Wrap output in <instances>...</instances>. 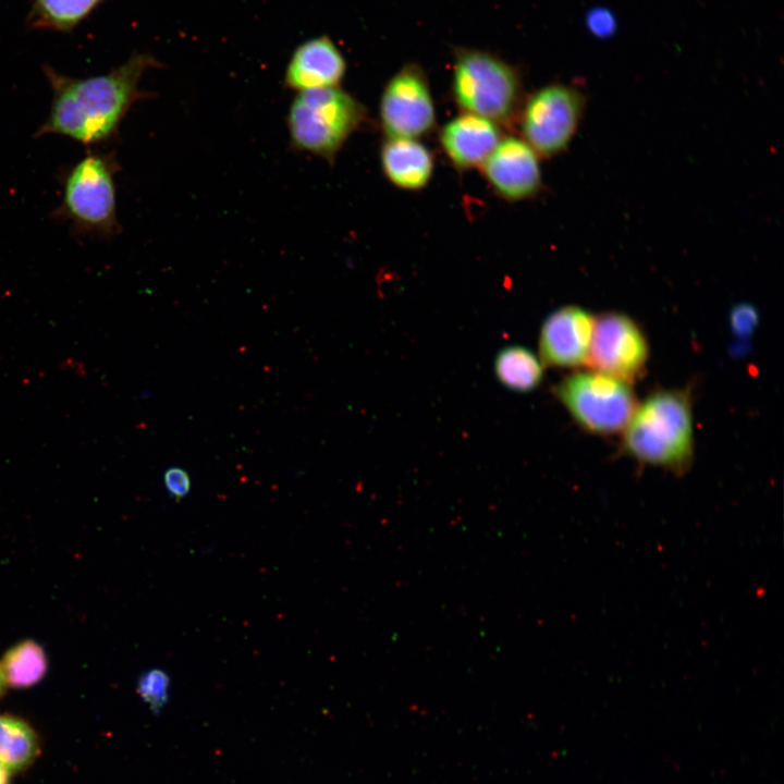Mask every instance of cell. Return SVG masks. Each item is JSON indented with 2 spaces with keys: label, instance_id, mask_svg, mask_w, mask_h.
Instances as JSON below:
<instances>
[{
  "label": "cell",
  "instance_id": "6da1fadb",
  "mask_svg": "<svg viewBox=\"0 0 784 784\" xmlns=\"http://www.w3.org/2000/svg\"><path fill=\"white\" fill-rule=\"evenodd\" d=\"M162 66L150 53H133L107 73L72 77L42 66L51 89V103L34 137L57 135L87 148L112 140L132 108L149 94L140 89L145 73Z\"/></svg>",
  "mask_w": 784,
  "mask_h": 784
},
{
  "label": "cell",
  "instance_id": "7a4b0ae2",
  "mask_svg": "<svg viewBox=\"0 0 784 784\" xmlns=\"http://www.w3.org/2000/svg\"><path fill=\"white\" fill-rule=\"evenodd\" d=\"M623 448L637 461L682 474L694 456L693 407L686 390H660L638 404L623 429Z\"/></svg>",
  "mask_w": 784,
  "mask_h": 784
},
{
  "label": "cell",
  "instance_id": "3957f363",
  "mask_svg": "<svg viewBox=\"0 0 784 784\" xmlns=\"http://www.w3.org/2000/svg\"><path fill=\"white\" fill-rule=\"evenodd\" d=\"M120 164L113 151L88 148L60 173L61 200L52 217L65 222L77 237L109 240L121 225L117 215L115 176Z\"/></svg>",
  "mask_w": 784,
  "mask_h": 784
},
{
  "label": "cell",
  "instance_id": "277c9868",
  "mask_svg": "<svg viewBox=\"0 0 784 784\" xmlns=\"http://www.w3.org/2000/svg\"><path fill=\"white\" fill-rule=\"evenodd\" d=\"M365 118V107L339 86L297 93L286 119L291 147L332 163Z\"/></svg>",
  "mask_w": 784,
  "mask_h": 784
},
{
  "label": "cell",
  "instance_id": "5b68a950",
  "mask_svg": "<svg viewBox=\"0 0 784 784\" xmlns=\"http://www.w3.org/2000/svg\"><path fill=\"white\" fill-rule=\"evenodd\" d=\"M453 96L466 113L506 124L519 111L522 84L517 72L495 56L476 49L457 51Z\"/></svg>",
  "mask_w": 784,
  "mask_h": 784
},
{
  "label": "cell",
  "instance_id": "8992f818",
  "mask_svg": "<svg viewBox=\"0 0 784 784\" xmlns=\"http://www.w3.org/2000/svg\"><path fill=\"white\" fill-rule=\"evenodd\" d=\"M555 392L573 419L596 434L623 430L638 405L629 383L592 369L565 377Z\"/></svg>",
  "mask_w": 784,
  "mask_h": 784
},
{
  "label": "cell",
  "instance_id": "52a82bcc",
  "mask_svg": "<svg viewBox=\"0 0 784 784\" xmlns=\"http://www.w3.org/2000/svg\"><path fill=\"white\" fill-rule=\"evenodd\" d=\"M585 96L576 88L551 84L528 97L520 113L524 140L538 156L552 157L573 139L581 121Z\"/></svg>",
  "mask_w": 784,
  "mask_h": 784
},
{
  "label": "cell",
  "instance_id": "ba28073f",
  "mask_svg": "<svg viewBox=\"0 0 784 784\" xmlns=\"http://www.w3.org/2000/svg\"><path fill=\"white\" fill-rule=\"evenodd\" d=\"M648 357L647 338L629 316L609 311L595 318L588 359L593 370L632 383L642 375Z\"/></svg>",
  "mask_w": 784,
  "mask_h": 784
},
{
  "label": "cell",
  "instance_id": "9c48e42d",
  "mask_svg": "<svg viewBox=\"0 0 784 784\" xmlns=\"http://www.w3.org/2000/svg\"><path fill=\"white\" fill-rule=\"evenodd\" d=\"M380 119L389 137L416 139L433 128V100L420 68L407 64L388 82L380 101Z\"/></svg>",
  "mask_w": 784,
  "mask_h": 784
},
{
  "label": "cell",
  "instance_id": "30bf717a",
  "mask_svg": "<svg viewBox=\"0 0 784 784\" xmlns=\"http://www.w3.org/2000/svg\"><path fill=\"white\" fill-rule=\"evenodd\" d=\"M595 318L579 306H563L543 321L539 352L542 362L560 368L588 365Z\"/></svg>",
  "mask_w": 784,
  "mask_h": 784
},
{
  "label": "cell",
  "instance_id": "8fae6325",
  "mask_svg": "<svg viewBox=\"0 0 784 784\" xmlns=\"http://www.w3.org/2000/svg\"><path fill=\"white\" fill-rule=\"evenodd\" d=\"M482 171L494 191L509 200L532 197L541 185L538 155L516 137L501 139L483 162Z\"/></svg>",
  "mask_w": 784,
  "mask_h": 784
},
{
  "label": "cell",
  "instance_id": "7c38bea8",
  "mask_svg": "<svg viewBox=\"0 0 784 784\" xmlns=\"http://www.w3.org/2000/svg\"><path fill=\"white\" fill-rule=\"evenodd\" d=\"M346 71V62L327 36L311 38L293 52L284 74L285 87L297 93L335 87Z\"/></svg>",
  "mask_w": 784,
  "mask_h": 784
},
{
  "label": "cell",
  "instance_id": "4fadbf2b",
  "mask_svg": "<svg viewBox=\"0 0 784 784\" xmlns=\"http://www.w3.org/2000/svg\"><path fill=\"white\" fill-rule=\"evenodd\" d=\"M500 140L498 124L466 112L448 122L440 133L443 150L461 170L482 166Z\"/></svg>",
  "mask_w": 784,
  "mask_h": 784
},
{
  "label": "cell",
  "instance_id": "5bb4252c",
  "mask_svg": "<svg viewBox=\"0 0 784 784\" xmlns=\"http://www.w3.org/2000/svg\"><path fill=\"white\" fill-rule=\"evenodd\" d=\"M381 163L387 177L404 189L422 188L433 171L431 152L415 138L390 137L382 146Z\"/></svg>",
  "mask_w": 784,
  "mask_h": 784
},
{
  "label": "cell",
  "instance_id": "9a60e30c",
  "mask_svg": "<svg viewBox=\"0 0 784 784\" xmlns=\"http://www.w3.org/2000/svg\"><path fill=\"white\" fill-rule=\"evenodd\" d=\"M40 751L39 737L24 719L0 714V765L10 772L28 768Z\"/></svg>",
  "mask_w": 784,
  "mask_h": 784
},
{
  "label": "cell",
  "instance_id": "2e32d148",
  "mask_svg": "<svg viewBox=\"0 0 784 784\" xmlns=\"http://www.w3.org/2000/svg\"><path fill=\"white\" fill-rule=\"evenodd\" d=\"M0 669L7 686L29 688L45 677L48 670L47 654L37 641L25 639L4 652Z\"/></svg>",
  "mask_w": 784,
  "mask_h": 784
},
{
  "label": "cell",
  "instance_id": "e0dca14e",
  "mask_svg": "<svg viewBox=\"0 0 784 784\" xmlns=\"http://www.w3.org/2000/svg\"><path fill=\"white\" fill-rule=\"evenodd\" d=\"M103 0H34L28 25L35 29L69 32L82 23Z\"/></svg>",
  "mask_w": 784,
  "mask_h": 784
},
{
  "label": "cell",
  "instance_id": "ac0fdd59",
  "mask_svg": "<svg viewBox=\"0 0 784 784\" xmlns=\"http://www.w3.org/2000/svg\"><path fill=\"white\" fill-rule=\"evenodd\" d=\"M498 380L517 392L536 389L542 380L543 368L539 358L523 346H509L499 352L494 363Z\"/></svg>",
  "mask_w": 784,
  "mask_h": 784
},
{
  "label": "cell",
  "instance_id": "d6986e66",
  "mask_svg": "<svg viewBox=\"0 0 784 784\" xmlns=\"http://www.w3.org/2000/svg\"><path fill=\"white\" fill-rule=\"evenodd\" d=\"M169 676L166 672L155 669L140 675L137 683L139 697L155 711L158 712L168 700Z\"/></svg>",
  "mask_w": 784,
  "mask_h": 784
},
{
  "label": "cell",
  "instance_id": "ffe728a7",
  "mask_svg": "<svg viewBox=\"0 0 784 784\" xmlns=\"http://www.w3.org/2000/svg\"><path fill=\"white\" fill-rule=\"evenodd\" d=\"M758 322V314L750 305H738L731 313L732 331L743 338L748 336Z\"/></svg>",
  "mask_w": 784,
  "mask_h": 784
},
{
  "label": "cell",
  "instance_id": "44dd1931",
  "mask_svg": "<svg viewBox=\"0 0 784 784\" xmlns=\"http://www.w3.org/2000/svg\"><path fill=\"white\" fill-rule=\"evenodd\" d=\"M164 485L172 497L182 499L189 492L191 479L184 469L171 467L164 473Z\"/></svg>",
  "mask_w": 784,
  "mask_h": 784
},
{
  "label": "cell",
  "instance_id": "7402d4cb",
  "mask_svg": "<svg viewBox=\"0 0 784 784\" xmlns=\"http://www.w3.org/2000/svg\"><path fill=\"white\" fill-rule=\"evenodd\" d=\"M588 25L592 33L597 35H608L614 27V21L608 11L595 10L588 16Z\"/></svg>",
  "mask_w": 784,
  "mask_h": 784
},
{
  "label": "cell",
  "instance_id": "603a6c76",
  "mask_svg": "<svg viewBox=\"0 0 784 784\" xmlns=\"http://www.w3.org/2000/svg\"><path fill=\"white\" fill-rule=\"evenodd\" d=\"M0 784H10V771L0 765Z\"/></svg>",
  "mask_w": 784,
  "mask_h": 784
},
{
  "label": "cell",
  "instance_id": "cb8c5ba5",
  "mask_svg": "<svg viewBox=\"0 0 784 784\" xmlns=\"http://www.w3.org/2000/svg\"><path fill=\"white\" fill-rule=\"evenodd\" d=\"M5 687H7V685H5V682H4V678H3V675H2L1 669H0V698H1V697L3 696V694H4Z\"/></svg>",
  "mask_w": 784,
  "mask_h": 784
}]
</instances>
